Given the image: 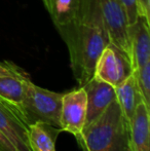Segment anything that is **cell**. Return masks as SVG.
Instances as JSON below:
<instances>
[{
  "label": "cell",
  "mask_w": 150,
  "mask_h": 151,
  "mask_svg": "<svg viewBox=\"0 0 150 151\" xmlns=\"http://www.w3.org/2000/svg\"><path fill=\"white\" fill-rule=\"evenodd\" d=\"M134 69L128 55L109 42L97 61L93 77L116 88L132 75Z\"/></svg>",
  "instance_id": "obj_4"
},
{
  "label": "cell",
  "mask_w": 150,
  "mask_h": 151,
  "mask_svg": "<svg viewBox=\"0 0 150 151\" xmlns=\"http://www.w3.org/2000/svg\"><path fill=\"white\" fill-rule=\"evenodd\" d=\"M86 109V93L82 86L64 93L60 116L62 132H68L75 138L79 137L85 124Z\"/></svg>",
  "instance_id": "obj_7"
},
{
  "label": "cell",
  "mask_w": 150,
  "mask_h": 151,
  "mask_svg": "<svg viewBox=\"0 0 150 151\" xmlns=\"http://www.w3.org/2000/svg\"><path fill=\"white\" fill-rule=\"evenodd\" d=\"M115 93L116 100L119 104L122 114H123L126 120L128 121V125H131L137 105L143 101L134 72L122 83L116 86Z\"/></svg>",
  "instance_id": "obj_11"
},
{
  "label": "cell",
  "mask_w": 150,
  "mask_h": 151,
  "mask_svg": "<svg viewBox=\"0 0 150 151\" xmlns=\"http://www.w3.org/2000/svg\"><path fill=\"white\" fill-rule=\"evenodd\" d=\"M76 141L81 149L88 151H126L131 141L130 125L117 100L111 102L97 119L85 125Z\"/></svg>",
  "instance_id": "obj_2"
},
{
  "label": "cell",
  "mask_w": 150,
  "mask_h": 151,
  "mask_svg": "<svg viewBox=\"0 0 150 151\" xmlns=\"http://www.w3.org/2000/svg\"><path fill=\"white\" fill-rule=\"evenodd\" d=\"M111 43L130 57L128 20L119 0H95Z\"/></svg>",
  "instance_id": "obj_5"
},
{
  "label": "cell",
  "mask_w": 150,
  "mask_h": 151,
  "mask_svg": "<svg viewBox=\"0 0 150 151\" xmlns=\"http://www.w3.org/2000/svg\"><path fill=\"white\" fill-rule=\"evenodd\" d=\"M126 151H134V149H133V146H132V143H131V141H130V143H128V147H126Z\"/></svg>",
  "instance_id": "obj_19"
},
{
  "label": "cell",
  "mask_w": 150,
  "mask_h": 151,
  "mask_svg": "<svg viewBox=\"0 0 150 151\" xmlns=\"http://www.w3.org/2000/svg\"><path fill=\"white\" fill-rule=\"evenodd\" d=\"M28 74L10 61L0 62V77L4 76H27Z\"/></svg>",
  "instance_id": "obj_15"
},
{
  "label": "cell",
  "mask_w": 150,
  "mask_h": 151,
  "mask_svg": "<svg viewBox=\"0 0 150 151\" xmlns=\"http://www.w3.org/2000/svg\"><path fill=\"white\" fill-rule=\"evenodd\" d=\"M138 16L150 23V0H137Z\"/></svg>",
  "instance_id": "obj_17"
},
{
  "label": "cell",
  "mask_w": 150,
  "mask_h": 151,
  "mask_svg": "<svg viewBox=\"0 0 150 151\" xmlns=\"http://www.w3.org/2000/svg\"><path fill=\"white\" fill-rule=\"evenodd\" d=\"M62 129L44 122L29 124L31 151H56V142Z\"/></svg>",
  "instance_id": "obj_12"
},
{
  "label": "cell",
  "mask_w": 150,
  "mask_h": 151,
  "mask_svg": "<svg viewBox=\"0 0 150 151\" xmlns=\"http://www.w3.org/2000/svg\"><path fill=\"white\" fill-rule=\"evenodd\" d=\"M82 151H88V150H86V149H83V148H82Z\"/></svg>",
  "instance_id": "obj_20"
},
{
  "label": "cell",
  "mask_w": 150,
  "mask_h": 151,
  "mask_svg": "<svg viewBox=\"0 0 150 151\" xmlns=\"http://www.w3.org/2000/svg\"><path fill=\"white\" fill-rule=\"evenodd\" d=\"M28 79H30L29 75L0 77V97L21 110L25 86H26V82Z\"/></svg>",
  "instance_id": "obj_13"
},
{
  "label": "cell",
  "mask_w": 150,
  "mask_h": 151,
  "mask_svg": "<svg viewBox=\"0 0 150 151\" xmlns=\"http://www.w3.org/2000/svg\"><path fill=\"white\" fill-rule=\"evenodd\" d=\"M144 101L137 105L130 125L131 143L134 151H150V112Z\"/></svg>",
  "instance_id": "obj_10"
},
{
  "label": "cell",
  "mask_w": 150,
  "mask_h": 151,
  "mask_svg": "<svg viewBox=\"0 0 150 151\" xmlns=\"http://www.w3.org/2000/svg\"><path fill=\"white\" fill-rule=\"evenodd\" d=\"M63 95L64 93L40 88L33 83L31 79L27 80L21 110L28 125L35 122H44L61 129L60 116Z\"/></svg>",
  "instance_id": "obj_3"
},
{
  "label": "cell",
  "mask_w": 150,
  "mask_h": 151,
  "mask_svg": "<svg viewBox=\"0 0 150 151\" xmlns=\"http://www.w3.org/2000/svg\"><path fill=\"white\" fill-rule=\"evenodd\" d=\"M126 12L128 26L133 25L139 18L137 12V0H119Z\"/></svg>",
  "instance_id": "obj_16"
},
{
  "label": "cell",
  "mask_w": 150,
  "mask_h": 151,
  "mask_svg": "<svg viewBox=\"0 0 150 151\" xmlns=\"http://www.w3.org/2000/svg\"><path fill=\"white\" fill-rule=\"evenodd\" d=\"M0 131L18 151H31L29 125L19 108L0 97Z\"/></svg>",
  "instance_id": "obj_6"
},
{
  "label": "cell",
  "mask_w": 150,
  "mask_h": 151,
  "mask_svg": "<svg viewBox=\"0 0 150 151\" xmlns=\"http://www.w3.org/2000/svg\"><path fill=\"white\" fill-rule=\"evenodd\" d=\"M82 88L85 91L88 102L85 127L97 119L106 110L111 102L116 99V93L115 88L95 77L88 80Z\"/></svg>",
  "instance_id": "obj_8"
},
{
  "label": "cell",
  "mask_w": 150,
  "mask_h": 151,
  "mask_svg": "<svg viewBox=\"0 0 150 151\" xmlns=\"http://www.w3.org/2000/svg\"><path fill=\"white\" fill-rule=\"evenodd\" d=\"M0 151H18L10 140L0 131Z\"/></svg>",
  "instance_id": "obj_18"
},
{
  "label": "cell",
  "mask_w": 150,
  "mask_h": 151,
  "mask_svg": "<svg viewBox=\"0 0 150 151\" xmlns=\"http://www.w3.org/2000/svg\"><path fill=\"white\" fill-rule=\"evenodd\" d=\"M134 75L143 101L150 106V62L135 70Z\"/></svg>",
  "instance_id": "obj_14"
},
{
  "label": "cell",
  "mask_w": 150,
  "mask_h": 151,
  "mask_svg": "<svg viewBox=\"0 0 150 151\" xmlns=\"http://www.w3.org/2000/svg\"><path fill=\"white\" fill-rule=\"evenodd\" d=\"M68 47L70 66L78 86H82L95 73L99 57L110 42L96 1L74 22L58 28Z\"/></svg>",
  "instance_id": "obj_1"
},
{
  "label": "cell",
  "mask_w": 150,
  "mask_h": 151,
  "mask_svg": "<svg viewBox=\"0 0 150 151\" xmlns=\"http://www.w3.org/2000/svg\"><path fill=\"white\" fill-rule=\"evenodd\" d=\"M150 23L139 17L128 27L130 57L134 71L150 62Z\"/></svg>",
  "instance_id": "obj_9"
}]
</instances>
